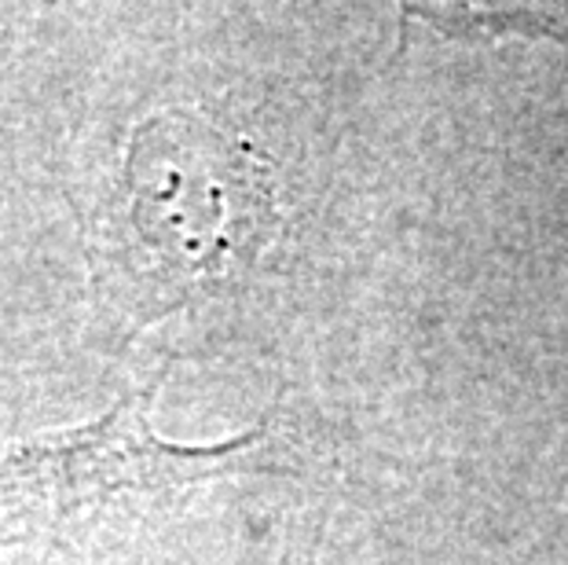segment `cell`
<instances>
[{"label": "cell", "instance_id": "1", "mask_svg": "<svg viewBox=\"0 0 568 565\" xmlns=\"http://www.w3.org/2000/svg\"><path fill=\"white\" fill-rule=\"evenodd\" d=\"M272 170L224 125L162 111L132 129L92 224V280L129 331L232 291L272 246Z\"/></svg>", "mask_w": 568, "mask_h": 565}, {"label": "cell", "instance_id": "2", "mask_svg": "<svg viewBox=\"0 0 568 565\" xmlns=\"http://www.w3.org/2000/svg\"><path fill=\"white\" fill-rule=\"evenodd\" d=\"M162 379L89 426L0 444V547L74 536L118 514H148L216 477L261 471L268 426L221 444H173L151 430Z\"/></svg>", "mask_w": 568, "mask_h": 565}, {"label": "cell", "instance_id": "3", "mask_svg": "<svg viewBox=\"0 0 568 565\" xmlns=\"http://www.w3.org/2000/svg\"><path fill=\"white\" fill-rule=\"evenodd\" d=\"M404 19H418L455 41H495L506 33L554 38L568 44L565 8H466V4H404Z\"/></svg>", "mask_w": 568, "mask_h": 565}]
</instances>
